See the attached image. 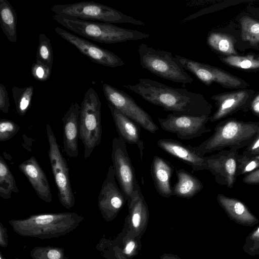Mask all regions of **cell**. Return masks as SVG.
<instances>
[{
  "label": "cell",
  "instance_id": "e575fe53",
  "mask_svg": "<svg viewBox=\"0 0 259 259\" xmlns=\"http://www.w3.org/2000/svg\"><path fill=\"white\" fill-rule=\"evenodd\" d=\"M52 69L41 62L35 61L31 68V74L38 81H45L49 78Z\"/></svg>",
  "mask_w": 259,
  "mask_h": 259
},
{
  "label": "cell",
  "instance_id": "f35d334b",
  "mask_svg": "<svg viewBox=\"0 0 259 259\" xmlns=\"http://www.w3.org/2000/svg\"><path fill=\"white\" fill-rule=\"evenodd\" d=\"M259 148V133L255 137L254 140L249 144L243 154L246 155H252L254 152Z\"/></svg>",
  "mask_w": 259,
  "mask_h": 259
},
{
  "label": "cell",
  "instance_id": "484cf974",
  "mask_svg": "<svg viewBox=\"0 0 259 259\" xmlns=\"http://www.w3.org/2000/svg\"><path fill=\"white\" fill-rule=\"evenodd\" d=\"M15 178L7 163L0 156V196L4 199L11 198L12 193H18Z\"/></svg>",
  "mask_w": 259,
  "mask_h": 259
},
{
  "label": "cell",
  "instance_id": "ac0fdd59",
  "mask_svg": "<svg viewBox=\"0 0 259 259\" xmlns=\"http://www.w3.org/2000/svg\"><path fill=\"white\" fill-rule=\"evenodd\" d=\"M19 169L26 176L38 197L50 202L52 196L47 176L34 156L21 163Z\"/></svg>",
  "mask_w": 259,
  "mask_h": 259
},
{
  "label": "cell",
  "instance_id": "5bb4252c",
  "mask_svg": "<svg viewBox=\"0 0 259 259\" xmlns=\"http://www.w3.org/2000/svg\"><path fill=\"white\" fill-rule=\"evenodd\" d=\"M127 206L128 213L123 228L130 236L141 239L147 228L149 218L148 206L141 191L127 203Z\"/></svg>",
  "mask_w": 259,
  "mask_h": 259
},
{
  "label": "cell",
  "instance_id": "52a82bcc",
  "mask_svg": "<svg viewBox=\"0 0 259 259\" xmlns=\"http://www.w3.org/2000/svg\"><path fill=\"white\" fill-rule=\"evenodd\" d=\"M111 159L115 177L128 203L141 190L126 149V143L119 136L112 140Z\"/></svg>",
  "mask_w": 259,
  "mask_h": 259
},
{
  "label": "cell",
  "instance_id": "d6a6232c",
  "mask_svg": "<svg viewBox=\"0 0 259 259\" xmlns=\"http://www.w3.org/2000/svg\"><path fill=\"white\" fill-rule=\"evenodd\" d=\"M243 249L250 255H259V226L247 236Z\"/></svg>",
  "mask_w": 259,
  "mask_h": 259
},
{
  "label": "cell",
  "instance_id": "8fae6325",
  "mask_svg": "<svg viewBox=\"0 0 259 259\" xmlns=\"http://www.w3.org/2000/svg\"><path fill=\"white\" fill-rule=\"evenodd\" d=\"M55 32L62 38L74 46L81 53L92 61L109 67H116L124 64L123 60L114 53L102 48L80 37L77 36L59 27Z\"/></svg>",
  "mask_w": 259,
  "mask_h": 259
},
{
  "label": "cell",
  "instance_id": "8d00e7d4",
  "mask_svg": "<svg viewBox=\"0 0 259 259\" xmlns=\"http://www.w3.org/2000/svg\"><path fill=\"white\" fill-rule=\"evenodd\" d=\"M10 104L8 93L6 87L2 83H0V110L5 113H8L9 111Z\"/></svg>",
  "mask_w": 259,
  "mask_h": 259
},
{
  "label": "cell",
  "instance_id": "6da1fadb",
  "mask_svg": "<svg viewBox=\"0 0 259 259\" xmlns=\"http://www.w3.org/2000/svg\"><path fill=\"white\" fill-rule=\"evenodd\" d=\"M123 87L173 114L201 116L209 113L203 97L185 89L174 88L149 78H140L137 84Z\"/></svg>",
  "mask_w": 259,
  "mask_h": 259
},
{
  "label": "cell",
  "instance_id": "7c38bea8",
  "mask_svg": "<svg viewBox=\"0 0 259 259\" xmlns=\"http://www.w3.org/2000/svg\"><path fill=\"white\" fill-rule=\"evenodd\" d=\"M175 57L185 70L193 74L206 85L215 82L224 87L235 88L242 83L240 79L219 68L178 55Z\"/></svg>",
  "mask_w": 259,
  "mask_h": 259
},
{
  "label": "cell",
  "instance_id": "7a4b0ae2",
  "mask_svg": "<svg viewBox=\"0 0 259 259\" xmlns=\"http://www.w3.org/2000/svg\"><path fill=\"white\" fill-rule=\"evenodd\" d=\"M52 18L66 28L101 43L115 44L150 37L148 34L120 27L111 23L87 21L65 15L54 14Z\"/></svg>",
  "mask_w": 259,
  "mask_h": 259
},
{
  "label": "cell",
  "instance_id": "7402d4cb",
  "mask_svg": "<svg viewBox=\"0 0 259 259\" xmlns=\"http://www.w3.org/2000/svg\"><path fill=\"white\" fill-rule=\"evenodd\" d=\"M248 97L246 91H238L214 95L211 99L217 105V110L209 117L211 122L218 120L227 116L243 105Z\"/></svg>",
  "mask_w": 259,
  "mask_h": 259
},
{
  "label": "cell",
  "instance_id": "d4e9b609",
  "mask_svg": "<svg viewBox=\"0 0 259 259\" xmlns=\"http://www.w3.org/2000/svg\"><path fill=\"white\" fill-rule=\"evenodd\" d=\"M208 45L212 50L226 55H236L233 38L227 34L211 32L207 37Z\"/></svg>",
  "mask_w": 259,
  "mask_h": 259
},
{
  "label": "cell",
  "instance_id": "603a6c76",
  "mask_svg": "<svg viewBox=\"0 0 259 259\" xmlns=\"http://www.w3.org/2000/svg\"><path fill=\"white\" fill-rule=\"evenodd\" d=\"M176 171L178 181L172 187L174 196L190 199L202 190L203 184L198 178L184 169Z\"/></svg>",
  "mask_w": 259,
  "mask_h": 259
},
{
  "label": "cell",
  "instance_id": "2e32d148",
  "mask_svg": "<svg viewBox=\"0 0 259 259\" xmlns=\"http://www.w3.org/2000/svg\"><path fill=\"white\" fill-rule=\"evenodd\" d=\"M162 150L190 165L193 171L207 170V156L198 154L194 147L172 139H160L157 142Z\"/></svg>",
  "mask_w": 259,
  "mask_h": 259
},
{
  "label": "cell",
  "instance_id": "44dd1931",
  "mask_svg": "<svg viewBox=\"0 0 259 259\" xmlns=\"http://www.w3.org/2000/svg\"><path fill=\"white\" fill-rule=\"evenodd\" d=\"M217 201L231 220L240 225L251 227L258 223V220L239 200L219 194Z\"/></svg>",
  "mask_w": 259,
  "mask_h": 259
},
{
  "label": "cell",
  "instance_id": "9a60e30c",
  "mask_svg": "<svg viewBox=\"0 0 259 259\" xmlns=\"http://www.w3.org/2000/svg\"><path fill=\"white\" fill-rule=\"evenodd\" d=\"M238 154L235 149L221 151L207 156V170L215 176L216 180L223 179L227 186L231 188L237 177Z\"/></svg>",
  "mask_w": 259,
  "mask_h": 259
},
{
  "label": "cell",
  "instance_id": "1f68e13d",
  "mask_svg": "<svg viewBox=\"0 0 259 259\" xmlns=\"http://www.w3.org/2000/svg\"><path fill=\"white\" fill-rule=\"evenodd\" d=\"M259 168V160L252 156L238 155L237 175L249 174Z\"/></svg>",
  "mask_w": 259,
  "mask_h": 259
},
{
  "label": "cell",
  "instance_id": "30bf717a",
  "mask_svg": "<svg viewBox=\"0 0 259 259\" xmlns=\"http://www.w3.org/2000/svg\"><path fill=\"white\" fill-rule=\"evenodd\" d=\"M208 115L191 116L168 114L165 118H158L161 128L174 133L182 140H190L201 136L210 129L206 127Z\"/></svg>",
  "mask_w": 259,
  "mask_h": 259
},
{
  "label": "cell",
  "instance_id": "e0dca14e",
  "mask_svg": "<svg viewBox=\"0 0 259 259\" xmlns=\"http://www.w3.org/2000/svg\"><path fill=\"white\" fill-rule=\"evenodd\" d=\"M80 113V106L75 102L62 117L64 149L66 155L71 157L76 158L78 155Z\"/></svg>",
  "mask_w": 259,
  "mask_h": 259
},
{
  "label": "cell",
  "instance_id": "3957f363",
  "mask_svg": "<svg viewBox=\"0 0 259 259\" xmlns=\"http://www.w3.org/2000/svg\"><path fill=\"white\" fill-rule=\"evenodd\" d=\"M258 133V123L230 119L218 124L213 134L194 149L203 156L228 147L236 150L250 144Z\"/></svg>",
  "mask_w": 259,
  "mask_h": 259
},
{
  "label": "cell",
  "instance_id": "5b68a950",
  "mask_svg": "<svg viewBox=\"0 0 259 259\" xmlns=\"http://www.w3.org/2000/svg\"><path fill=\"white\" fill-rule=\"evenodd\" d=\"M101 102L97 92L90 88L80 105L79 138L84 146V158H89L102 139Z\"/></svg>",
  "mask_w": 259,
  "mask_h": 259
},
{
  "label": "cell",
  "instance_id": "4316f807",
  "mask_svg": "<svg viewBox=\"0 0 259 259\" xmlns=\"http://www.w3.org/2000/svg\"><path fill=\"white\" fill-rule=\"evenodd\" d=\"M115 244V247L118 248L123 256L128 259L136 256L142 247L141 239L130 236L124 228L116 239Z\"/></svg>",
  "mask_w": 259,
  "mask_h": 259
},
{
  "label": "cell",
  "instance_id": "b9f144b4",
  "mask_svg": "<svg viewBox=\"0 0 259 259\" xmlns=\"http://www.w3.org/2000/svg\"><path fill=\"white\" fill-rule=\"evenodd\" d=\"M159 259H182L178 255L172 253H164L162 254Z\"/></svg>",
  "mask_w": 259,
  "mask_h": 259
},
{
  "label": "cell",
  "instance_id": "60d3db41",
  "mask_svg": "<svg viewBox=\"0 0 259 259\" xmlns=\"http://www.w3.org/2000/svg\"><path fill=\"white\" fill-rule=\"evenodd\" d=\"M48 257L49 259H59L61 257V254L57 250H50L48 252Z\"/></svg>",
  "mask_w": 259,
  "mask_h": 259
},
{
  "label": "cell",
  "instance_id": "7bdbcfd3",
  "mask_svg": "<svg viewBox=\"0 0 259 259\" xmlns=\"http://www.w3.org/2000/svg\"><path fill=\"white\" fill-rule=\"evenodd\" d=\"M114 259H128L120 252L118 248L114 247Z\"/></svg>",
  "mask_w": 259,
  "mask_h": 259
},
{
  "label": "cell",
  "instance_id": "ffe728a7",
  "mask_svg": "<svg viewBox=\"0 0 259 259\" xmlns=\"http://www.w3.org/2000/svg\"><path fill=\"white\" fill-rule=\"evenodd\" d=\"M174 170V167L168 161L159 156L153 157L150 173L155 189L162 197L174 196L170 182Z\"/></svg>",
  "mask_w": 259,
  "mask_h": 259
},
{
  "label": "cell",
  "instance_id": "f6af8a7d",
  "mask_svg": "<svg viewBox=\"0 0 259 259\" xmlns=\"http://www.w3.org/2000/svg\"><path fill=\"white\" fill-rule=\"evenodd\" d=\"M253 156L255 158L259 160V154L255 155H250Z\"/></svg>",
  "mask_w": 259,
  "mask_h": 259
},
{
  "label": "cell",
  "instance_id": "f1b7e54d",
  "mask_svg": "<svg viewBox=\"0 0 259 259\" xmlns=\"http://www.w3.org/2000/svg\"><path fill=\"white\" fill-rule=\"evenodd\" d=\"M241 38L251 45L259 44V21L248 16L240 19Z\"/></svg>",
  "mask_w": 259,
  "mask_h": 259
},
{
  "label": "cell",
  "instance_id": "9c48e42d",
  "mask_svg": "<svg viewBox=\"0 0 259 259\" xmlns=\"http://www.w3.org/2000/svg\"><path fill=\"white\" fill-rule=\"evenodd\" d=\"M102 88L108 104L112 105L147 131L155 134L159 130L150 115L129 95L107 83H104Z\"/></svg>",
  "mask_w": 259,
  "mask_h": 259
},
{
  "label": "cell",
  "instance_id": "f546056e",
  "mask_svg": "<svg viewBox=\"0 0 259 259\" xmlns=\"http://www.w3.org/2000/svg\"><path fill=\"white\" fill-rule=\"evenodd\" d=\"M36 60L41 62L51 69L53 63V52L50 39L44 33L39 35Z\"/></svg>",
  "mask_w": 259,
  "mask_h": 259
},
{
  "label": "cell",
  "instance_id": "cb8c5ba5",
  "mask_svg": "<svg viewBox=\"0 0 259 259\" xmlns=\"http://www.w3.org/2000/svg\"><path fill=\"white\" fill-rule=\"evenodd\" d=\"M17 14L7 0H0V25L8 40L16 42L17 40Z\"/></svg>",
  "mask_w": 259,
  "mask_h": 259
},
{
  "label": "cell",
  "instance_id": "8992f818",
  "mask_svg": "<svg viewBox=\"0 0 259 259\" xmlns=\"http://www.w3.org/2000/svg\"><path fill=\"white\" fill-rule=\"evenodd\" d=\"M141 65L164 79L183 84L191 83L193 79L170 52L156 49L145 44L138 49Z\"/></svg>",
  "mask_w": 259,
  "mask_h": 259
},
{
  "label": "cell",
  "instance_id": "4fadbf2b",
  "mask_svg": "<svg viewBox=\"0 0 259 259\" xmlns=\"http://www.w3.org/2000/svg\"><path fill=\"white\" fill-rule=\"evenodd\" d=\"M127 199L115 181V174L112 165L108 168L99 195V207L108 220L114 219L124 206Z\"/></svg>",
  "mask_w": 259,
  "mask_h": 259
},
{
  "label": "cell",
  "instance_id": "4dcf8cb0",
  "mask_svg": "<svg viewBox=\"0 0 259 259\" xmlns=\"http://www.w3.org/2000/svg\"><path fill=\"white\" fill-rule=\"evenodd\" d=\"M226 64L237 68L249 69L259 68V59H255L252 56H239L231 55L223 58Z\"/></svg>",
  "mask_w": 259,
  "mask_h": 259
},
{
  "label": "cell",
  "instance_id": "d590c367",
  "mask_svg": "<svg viewBox=\"0 0 259 259\" xmlns=\"http://www.w3.org/2000/svg\"><path fill=\"white\" fill-rule=\"evenodd\" d=\"M65 214H45L37 215L31 218L30 220L36 225H48L56 219L63 217Z\"/></svg>",
  "mask_w": 259,
  "mask_h": 259
},
{
  "label": "cell",
  "instance_id": "277c9868",
  "mask_svg": "<svg viewBox=\"0 0 259 259\" xmlns=\"http://www.w3.org/2000/svg\"><path fill=\"white\" fill-rule=\"evenodd\" d=\"M52 11L57 15H65L78 19L108 23H130L144 26L140 20L125 15L106 5L94 2H80L69 4H56Z\"/></svg>",
  "mask_w": 259,
  "mask_h": 259
},
{
  "label": "cell",
  "instance_id": "ab89813d",
  "mask_svg": "<svg viewBox=\"0 0 259 259\" xmlns=\"http://www.w3.org/2000/svg\"><path fill=\"white\" fill-rule=\"evenodd\" d=\"M251 105L253 112L259 115V94L253 99Z\"/></svg>",
  "mask_w": 259,
  "mask_h": 259
},
{
  "label": "cell",
  "instance_id": "74e56055",
  "mask_svg": "<svg viewBox=\"0 0 259 259\" xmlns=\"http://www.w3.org/2000/svg\"><path fill=\"white\" fill-rule=\"evenodd\" d=\"M243 181L247 184H259V168L245 175Z\"/></svg>",
  "mask_w": 259,
  "mask_h": 259
},
{
  "label": "cell",
  "instance_id": "ba28073f",
  "mask_svg": "<svg viewBox=\"0 0 259 259\" xmlns=\"http://www.w3.org/2000/svg\"><path fill=\"white\" fill-rule=\"evenodd\" d=\"M46 131L49 145V158L58 197L65 207L70 208L73 206L75 199L70 183L69 168L49 123L46 125Z\"/></svg>",
  "mask_w": 259,
  "mask_h": 259
},
{
  "label": "cell",
  "instance_id": "83f0119b",
  "mask_svg": "<svg viewBox=\"0 0 259 259\" xmlns=\"http://www.w3.org/2000/svg\"><path fill=\"white\" fill-rule=\"evenodd\" d=\"M33 91L34 88L32 85L25 88L15 86L12 89L16 112L19 115H25L30 108Z\"/></svg>",
  "mask_w": 259,
  "mask_h": 259
},
{
  "label": "cell",
  "instance_id": "d6986e66",
  "mask_svg": "<svg viewBox=\"0 0 259 259\" xmlns=\"http://www.w3.org/2000/svg\"><path fill=\"white\" fill-rule=\"evenodd\" d=\"M108 105L118 136L126 143L137 146L140 151L141 159L142 160L144 145L141 138L140 126L112 105L109 104Z\"/></svg>",
  "mask_w": 259,
  "mask_h": 259
},
{
  "label": "cell",
  "instance_id": "836d02e7",
  "mask_svg": "<svg viewBox=\"0 0 259 259\" xmlns=\"http://www.w3.org/2000/svg\"><path fill=\"white\" fill-rule=\"evenodd\" d=\"M20 127L15 122L7 119L0 120V141L5 142L13 137L19 131Z\"/></svg>",
  "mask_w": 259,
  "mask_h": 259
},
{
  "label": "cell",
  "instance_id": "ee69618b",
  "mask_svg": "<svg viewBox=\"0 0 259 259\" xmlns=\"http://www.w3.org/2000/svg\"><path fill=\"white\" fill-rule=\"evenodd\" d=\"M258 154H259V148L257 150H256L252 155H255Z\"/></svg>",
  "mask_w": 259,
  "mask_h": 259
}]
</instances>
